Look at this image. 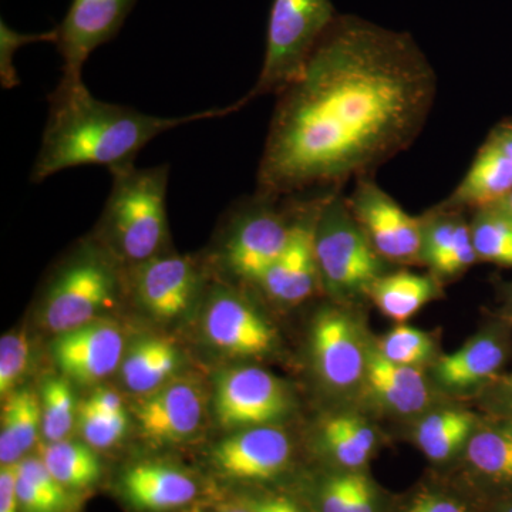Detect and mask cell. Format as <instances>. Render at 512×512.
<instances>
[{
	"instance_id": "obj_1",
	"label": "cell",
	"mask_w": 512,
	"mask_h": 512,
	"mask_svg": "<svg viewBox=\"0 0 512 512\" xmlns=\"http://www.w3.org/2000/svg\"><path fill=\"white\" fill-rule=\"evenodd\" d=\"M437 77L409 33L338 16L278 94L256 191H335L406 150L436 97Z\"/></svg>"
},
{
	"instance_id": "obj_2",
	"label": "cell",
	"mask_w": 512,
	"mask_h": 512,
	"mask_svg": "<svg viewBox=\"0 0 512 512\" xmlns=\"http://www.w3.org/2000/svg\"><path fill=\"white\" fill-rule=\"evenodd\" d=\"M244 106L238 100L231 106L187 116H151L96 99L83 80L60 79L49 96V116L30 183H43L80 165H106L113 170L134 164L137 154L160 134L197 121L220 119Z\"/></svg>"
},
{
	"instance_id": "obj_3",
	"label": "cell",
	"mask_w": 512,
	"mask_h": 512,
	"mask_svg": "<svg viewBox=\"0 0 512 512\" xmlns=\"http://www.w3.org/2000/svg\"><path fill=\"white\" fill-rule=\"evenodd\" d=\"M113 184L100 224L103 248L131 268L168 254L167 164L110 170Z\"/></svg>"
},
{
	"instance_id": "obj_4",
	"label": "cell",
	"mask_w": 512,
	"mask_h": 512,
	"mask_svg": "<svg viewBox=\"0 0 512 512\" xmlns=\"http://www.w3.org/2000/svg\"><path fill=\"white\" fill-rule=\"evenodd\" d=\"M338 16L332 0H274L264 64L254 89L242 99L245 106L265 94L278 96L291 84Z\"/></svg>"
},
{
	"instance_id": "obj_5",
	"label": "cell",
	"mask_w": 512,
	"mask_h": 512,
	"mask_svg": "<svg viewBox=\"0 0 512 512\" xmlns=\"http://www.w3.org/2000/svg\"><path fill=\"white\" fill-rule=\"evenodd\" d=\"M315 252L320 284L336 296L369 293L384 274V259L357 224L346 200L329 192L315 225Z\"/></svg>"
},
{
	"instance_id": "obj_6",
	"label": "cell",
	"mask_w": 512,
	"mask_h": 512,
	"mask_svg": "<svg viewBox=\"0 0 512 512\" xmlns=\"http://www.w3.org/2000/svg\"><path fill=\"white\" fill-rule=\"evenodd\" d=\"M116 259L103 247L86 245L59 269L47 285L43 320L52 332H69L113 308L119 291Z\"/></svg>"
},
{
	"instance_id": "obj_7",
	"label": "cell",
	"mask_w": 512,
	"mask_h": 512,
	"mask_svg": "<svg viewBox=\"0 0 512 512\" xmlns=\"http://www.w3.org/2000/svg\"><path fill=\"white\" fill-rule=\"evenodd\" d=\"M282 197L255 192L239 205L218 248V266L232 278L258 285L288 245L296 218L276 207ZM299 214V212H298Z\"/></svg>"
},
{
	"instance_id": "obj_8",
	"label": "cell",
	"mask_w": 512,
	"mask_h": 512,
	"mask_svg": "<svg viewBox=\"0 0 512 512\" xmlns=\"http://www.w3.org/2000/svg\"><path fill=\"white\" fill-rule=\"evenodd\" d=\"M353 217L384 261H421L423 218L413 217L382 190L375 181L357 183L346 200Z\"/></svg>"
},
{
	"instance_id": "obj_9",
	"label": "cell",
	"mask_w": 512,
	"mask_h": 512,
	"mask_svg": "<svg viewBox=\"0 0 512 512\" xmlns=\"http://www.w3.org/2000/svg\"><path fill=\"white\" fill-rule=\"evenodd\" d=\"M288 412V392L271 373L258 367H239L218 376L215 413L221 426L228 429L271 426Z\"/></svg>"
},
{
	"instance_id": "obj_10",
	"label": "cell",
	"mask_w": 512,
	"mask_h": 512,
	"mask_svg": "<svg viewBox=\"0 0 512 512\" xmlns=\"http://www.w3.org/2000/svg\"><path fill=\"white\" fill-rule=\"evenodd\" d=\"M127 274L141 308L163 320L184 315L204 282V271L198 261L171 252L131 266Z\"/></svg>"
},
{
	"instance_id": "obj_11",
	"label": "cell",
	"mask_w": 512,
	"mask_h": 512,
	"mask_svg": "<svg viewBox=\"0 0 512 512\" xmlns=\"http://www.w3.org/2000/svg\"><path fill=\"white\" fill-rule=\"evenodd\" d=\"M137 0H73L57 30L64 80H83L90 55L123 28Z\"/></svg>"
},
{
	"instance_id": "obj_12",
	"label": "cell",
	"mask_w": 512,
	"mask_h": 512,
	"mask_svg": "<svg viewBox=\"0 0 512 512\" xmlns=\"http://www.w3.org/2000/svg\"><path fill=\"white\" fill-rule=\"evenodd\" d=\"M329 192L303 205L284 252L269 266L256 285L275 301L298 305L311 298L320 284L315 252V225L320 204Z\"/></svg>"
},
{
	"instance_id": "obj_13",
	"label": "cell",
	"mask_w": 512,
	"mask_h": 512,
	"mask_svg": "<svg viewBox=\"0 0 512 512\" xmlns=\"http://www.w3.org/2000/svg\"><path fill=\"white\" fill-rule=\"evenodd\" d=\"M311 348L316 372L328 386L350 390L365 379L367 350L349 313L323 309L313 322Z\"/></svg>"
},
{
	"instance_id": "obj_14",
	"label": "cell",
	"mask_w": 512,
	"mask_h": 512,
	"mask_svg": "<svg viewBox=\"0 0 512 512\" xmlns=\"http://www.w3.org/2000/svg\"><path fill=\"white\" fill-rule=\"evenodd\" d=\"M204 332L214 348L235 357L269 355L275 346L274 329L238 293L218 288L205 309Z\"/></svg>"
},
{
	"instance_id": "obj_15",
	"label": "cell",
	"mask_w": 512,
	"mask_h": 512,
	"mask_svg": "<svg viewBox=\"0 0 512 512\" xmlns=\"http://www.w3.org/2000/svg\"><path fill=\"white\" fill-rule=\"evenodd\" d=\"M292 444L285 431L272 426L251 427L215 447V466L224 476L239 481H269L285 470Z\"/></svg>"
},
{
	"instance_id": "obj_16",
	"label": "cell",
	"mask_w": 512,
	"mask_h": 512,
	"mask_svg": "<svg viewBox=\"0 0 512 512\" xmlns=\"http://www.w3.org/2000/svg\"><path fill=\"white\" fill-rule=\"evenodd\" d=\"M124 355L123 332L116 323L93 322L57 335L53 357L63 373L80 383L106 379Z\"/></svg>"
},
{
	"instance_id": "obj_17",
	"label": "cell",
	"mask_w": 512,
	"mask_h": 512,
	"mask_svg": "<svg viewBox=\"0 0 512 512\" xmlns=\"http://www.w3.org/2000/svg\"><path fill=\"white\" fill-rule=\"evenodd\" d=\"M205 397L190 380H175L151 393L137 407L141 433L157 443L188 439L201 426Z\"/></svg>"
},
{
	"instance_id": "obj_18",
	"label": "cell",
	"mask_w": 512,
	"mask_h": 512,
	"mask_svg": "<svg viewBox=\"0 0 512 512\" xmlns=\"http://www.w3.org/2000/svg\"><path fill=\"white\" fill-rule=\"evenodd\" d=\"M512 192V161L490 137L444 207L476 210L500 204Z\"/></svg>"
},
{
	"instance_id": "obj_19",
	"label": "cell",
	"mask_w": 512,
	"mask_h": 512,
	"mask_svg": "<svg viewBox=\"0 0 512 512\" xmlns=\"http://www.w3.org/2000/svg\"><path fill=\"white\" fill-rule=\"evenodd\" d=\"M423 220V251L421 261L440 276H454L476 264L471 227L451 208Z\"/></svg>"
},
{
	"instance_id": "obj_20",
	"label": "cell",
	"mask_w": 512,
	"mask_h": 512,
	"mask_svg": "<svg viewBox=\"0 0 512 512\" xmlns=\"http://www.w3.org/2000/svg\"><path fill=\"white\" fill-rule=\"evenodd\" d=\"M123 488L134 507L151 512L177 510L197 495V485L188 474L156 463L130 468L123 478Z\"/></svg>"
},
{
	"instance_id": "obj_21",
	"label": "cell",
	"mask_w": 512,
	"mask_h": 512,
	"mask_svg": "<svg viewBox=\"0 0 512 512\" xmlns=\"http://www.w3.org/2000/svg\"><path fill=\"white\" fill-rule=\"evenodd\" d=\"M370 390L387 409L419 413L430 402V390L417 366L397 365L373 348L367 350L366 376Z\"/></svg>"
},
{
	"instance_id": "obj_22",
	"label": "cell",
	"mask_w": 512,
	"mask_h": 512,
	"mask_svg": "<svg viewBox=\"0 0 512 512\" xmlns=\"http://www.w3.org/2000/svg\"><path fill=\"white\" fill-rule=\"evenodd\" d=\"M507 345L498 333H481L456 352L441 357L436 376L451 390H464L487 382L504 366Z\"/></svg>"
},
{
	"instance_id": "obj_23",
	"label": "cell",
	"mask_w": 512,
	"mask_h": 512,
	"mask_svg": "<svg viewBox=\"0 0 512 512\" xmlns=\"http://www.w3.org/2000/svg\"><path fill=\"white\" fill-rule=\"evenodd\" d=\"M180 363V352L170 340L144 338L128 350L121 362V375L127 389L151 394L163 387Z\"/></svg>"
},
{
	"instance_id": "obj_24",
	"label": "cell",
	"mask_w": 512,
	"mask_h": 512,
	"mask_svg": "<svg viewBox=\"0 0 512 512\" xmlns=\"http://www.w3.org/2000/svg\"><path fill=\"white\" fill-rule=\"evenodd\" d=\"M43 423L39 399L30 390L10 394L2 410L0 463L2 467L18 464L26 451L35 446Z\"/></svg>"
},
{
	"instance_id": "obj_25",
	"label": "cell",
	"mask_w": 512,
	"mask_h": 512,
	"mask_svg": "<svg viewBox=\"0 0 512 512\" xmlns=\"http://www.w3.org/2000/svg\"><path fill=\"white\" fill-rule=\"evenodd\" d=\"M436 282L410 271L383 274L369 289L377 309L394 322L406 323L436 295Z\"/></svg>"
},
{
	"instance_id": "obj_26",
	"label": "cell",
	"mask_w": 512,
	"mask_h": 512,
	"mask_svg": "<svg viewBox=\"0 0 512 512\" xmlns=\"http://www.w3.org/2000/svg\"><path fill=\"white\" fill-rule=\"evenodd\" d=\"M376 433L365 420L353 414L329 417L320 429V444L336 464L360 470L376 448Z\"/></svg>"
},
{
	"instance_id": "obj_27",
	"label": "cell",
	"mask_w": 512,
	"mask_h": 512,
	"mask_svg": "<svg viewBox=\"0 0 512 512\" xmlns=\"http://www.w3.org/2000/svg\"><path fill=\"white\" fill-rule=\"evenodd\" d=\"M471 468L495 485H512V421L477 431L467 443Z\"/></svg>"
},
{
	"instance_id": "obj_28",
	"label": "cell",
	"mask_w": 512,
	"mask_h": 512,
	"mask_svg": "<svg viewBox=\"0 0 512 512\" xmlns=\"http://www.w3.org/2000/svg\"><path fill=\"white\" fill-rule=\"evenodd\" d=\"M474 426L476 417L464 410L431 413L417 427V444L430 460L446 461L467 446Z\"/></svg>"
},
{
	"instance_id": "obj_29",
	"label": "cell",
	"mask_w": 512,
	"mask_h": 512,
	"mask_svg": "<svg viewBox=\"0 0 512 512\" xmlns=\"http://www.w3.org/2000/svg\"><path fill=\"white\" fill-rule=\"evenodd\" d=\"M42 460L64 488H86L97 483L101 464L89 444L53 441L43 448Z\"/></svg>"
},
{
	"instance_id": "obj_30",
	"label": "cell",
	"mask_w": 512,
	"mask_h": 512,
	"mask_svg": "<svg viewBox=\"0 0 512 512\" xmlns=\"http://www.w3.org/2000/svg\"><path fill=\"white\" fill-rule=\"evenodd\" d=\"M320 512H377L379 498L372 481L360 470L330 477L320 491Z\"/></svg>"
},
{
	"instance_id": "obj_31",
	"label": "cell",
	"mask_w": 512,
	"mask_h": 512,
	"mask_svg": "<svg viewBox=\"0 0 512 512\" xmlns=\"http://www.w3.org/2000/svg\"><path fill=\"white\" fill-rule=\"evenodd\" d=\"M478 259L512 266V218L498 205L477 210L470 224Z\"/></svg>"
},
{
	"instance_id": "obj_32",
	"label": "cell",
	"mask_w": 512,
	"mask_h": 512,
	"mask_svg": "<svg viewBox=\"0 0 512 512\" xmlns=\"http://www.w3.org/2000/svg\"><path fill=\"white\" fill-rule=\"evenodd\" d=\"M42 433L49 443L64 440L72 430L76 404L69 383L62 379L49 380L43 387Z\"/></svg>"
},
{
	"instance_id": "obj_33",
	"label": "cell",
	"mask_w": 512,
	"mask_h": 512,
	"mask_svg": "<svg viewBox=\"0 0 512 512\" xmlns=\"http://www.w3.org/2000/svg\"><path fill=\"white\" fill-rule=\"evenodd\" d=\"M433 349V340L427 333L404 323L390 330L377 345V350L390 362L417 367L433 355Z\"/></svg>"
},
{
	"instance_id": "obj_34",
	"label": "cell",
	"mask_w": 512,
	"mask_h": 512,
	"mask_svg": "<svg viewBox=\"0 0 512 512\" xmlns=\"http://www.w3.org/2000/svg\"><path fill=\"white\" fill-rule=\"evenodd\" d=\"M55 43L57 42V30H49L45 33H26L16 32L6 25L5 20L0 22V83L3 89H15L20 84L18 70H16V53L20 47L32 45V43Z\"/></svg>"
},
{
	"instance_id": "obj_35",
	"label": "cell",
	"mask_w": 512,
	"mask_h": 512,
	"mask_svg": "<svg viewBox=\"0 0 512 512\" xmlns=\"http://www.w3.org/2000/svg\"><path fill=\"white\" fill-rule=\"evenodd\" d=\"M80 433L84 441L96 450L116 446L126 434L128 419L126 412L101 414L80 407Z\"/></svg>"
},
{
	"instance_id": "obj_36",
	"label": "cell",
	"mask_w": 512,
	"mask_h": 512,
	"mask_svg": "<svg viewBox=\"0 0 512 512\" xmlns=\"http://www.w3.org/2000/svg\"><path fill=\"white\" fill-rule=\"evenodd\" d=\"M30 342L26 333H10L0 340V394L9 396L20 377L26 372Z\"/></svg>"
},
{
	"instance_id": "obj_37",
	"label": "cell",
	"mask_w": 512,
	"mask_h": 512,
	"mask_svg": "<svg viewBox=\"0 0 512 512\" xmlns=\"http://www.w3.org/2000/svg\"><path fill=\"white\" fill-rule=\"evenodd\" d=\"M16 491L19 504L30 512H56L62 510L66 501L59 500L16 473Z\"/></svg>"
},
{
	"instance_id": "obj_38",
	"label": "cell",
	"mask_w": 512,
	"mask_h": 512,
	"mask_svg": "<svg viewBox=\"0 0 512 512\" xmlns=\"http://www.w3.org/2000/svg\"><path fill=\"white\" fill-rule=\"evenodd\" d=\"M407 512H468L466 505L450 495L440 493L421 494Z\"/></svg>"
},
{
	"instance_id": "obj_39",
	"label": "cell",
	"mask_w": 512,
	"mask_h": 512,
	"mask_svg": "<svg viewBox=\"0 0 512 512\" xmlns=\"http://www.w3.org/2000/svg\"><path fill=\"white\" fill-rule=\"evenodd\" d=\"M16 491V466H5L0 470V512H18Z\"/></svg>"
},
{
	"instance_id": "obj_40",
	"label": "cell",
	"mask_w": 512,
	"mask_h": 512,
	"mask_svg": "<svg viewBox=\"0 0 512 512\" xmlns=\"http://www.w3.org/2000/svg\"><path fill=\"white\" fill-rule=\"evenodd\" d=\"M86 409L101 414H117L126 412L123 406V400L113 390H97L89 399L82 404Z\"/></svg>"
},
{
	"instance_id": "obj_41",
	"label": "cell",
	"mask_w": 512,
	"mask_h": 512,
	"mask_svg": "<svg viewBox=\"0 0 512 512\" xmlns=\"http://www.w3.org/2000/svg\"><path fill=\"white\" fill-rule=\"evenodd\" d=\"M248 508L252 512H303L292 498L279 494L256 498L248 504Z\"/></svg>"
},
{
	"instance_id": "obj_42",
	"label": "cell",
	"mask_w": 512,
	"mask_h": 512,
	"mask_svg": "<svg viewBox=\"0 0 512 512\" xmlns=\"http://www.w3.org/2000/svg\"><path fill=\"white\" fill-rule=\"evenodd\" d=\"M504 151L505 156L512 161V121L495 127L493 133L488 136Z\"/></svg>"
},
{
	"instance_id": "obj_43",
	"label": "cell",
	"mask_w": 512,
	"mask_h": 512,
	"mask_svg": "<svg viewBox=\"0 0 512 512\" xmlns=\"http://www.w3.org/2000/svg\"><path fill=\"white\" fill-rule=\"evenodd\" d=\"M498 207H500L501 210L507 212V214L510 215V217L512 218V192L510 195H508L507 198H505L503 202H500V204H498Z\"/></svg>"
},
{
	"instance_id": "obj_44",
	"label": "cell",
	"mask_w": 512,
	"mask_h": 512,
	"mask_svg": "<svg viewBox=\"0 0 512 512\" xmlns=\"http://www.w3.org/2000/svg\"><path fill=\"white\" fill-rule=\"evenodd\" d=\"M504 389L507 390L508 393L512 394V375L508 376L507 379L504 380Z\"/></svg>"
},
{
	"instance_id": "obj_45",
	"label": "cell",
	"mask_w": 512,
	"mask_h": 512,
	"mask_svg": "<svg viewBox=\"0 0 512 512\" xmlns=\"http://www.w3.org/2000/svg\"><path fill=\"white\" fill-rule=\"evenodd\" d=\"M224 512H252L249 508H231V510H227Z\"/></svg>"
},
{
	"instance_id": "obj_46",
	"label": "cell",
	"mask_w": 512,
	"mask_h": 512,
	"mask_svg": "<svg viewBox=\"0 0 512 512\" xmlns=\"http://www.w3.org/2000/svg\"><path fill=\"white\" fill-rule=\"evenodd\" d=\"M500 512H512V503L508 504V505H505L503 510H501Z\"/></svg>"
}]
</instances>
